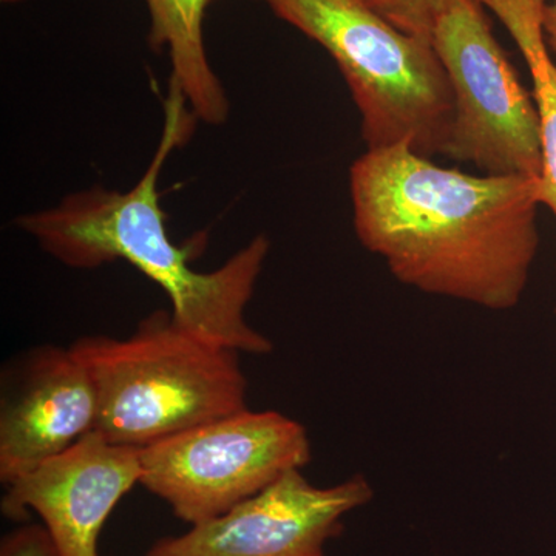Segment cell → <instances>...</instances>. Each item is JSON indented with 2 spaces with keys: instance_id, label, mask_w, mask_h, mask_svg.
<instances>
[{
  "instance_id": "obj_13",
  "label": "cell",
  "mask_w": 556,
  "mask_h": 556,
  "mask_svg": "<svg viewBox=\"0 0 556 556\" xmlns=\"http://www.w3.org/2000/svg\"><path fill=\"white\" fill-rule=\"evenodd\" d=\"M0 556H61L46 526L25 525L2 538Z\"/></svg>"
},
{
  "instance_id": "obj_8",
  "label": "cell",
  "mask_w": 556,
  "mask_h": 556,
  "mask_svg": "<svg viewBox=\"0 0 556 556\" xmlns=\"http://www.w3.org/2000/svg\"><path fill=\"white\" fill-rule=\"evenodd\" d=\"M98 399L72 348L39 345L0 379V481L9 485L97 428Z\"/></svg>"
},
{
  "instance_id": "obj_11",
  "label": "cell",
  "mask_w": 556,
  "mask_h": 556,
  "mask_svg": "<svg viewBox=\"0 0 556 556\" xmlns=\"http://www.w3.org/2000/svg\"><path fill=\"white\" fill-rule=\"evenodd\" d=\"M496 14L510 33L530 70L533 101L540 118L543 174L540 203L556 218V64L544 35L543 16L547 0H478Z\"/></svg>"
},
{
  "instance_id": "obj_12",
  "label": "cell",
  "mask_w": 556,
  "mask_h": 556,
  "mask_svg": "<svg viewBox=\"0 0 556 556\" xmlns=\"http://www.w3.org/2000/svg\"><path fill=\"white\" fill-rule=\"evenodd\" d=\"M399 30L431 40L434 22L450 0H358Z\"/></svg>"
},
{
  "instance_id": "obj_4",
  "label": "cell",
  "mask_w": 556,
  "mask_h": 556,
  "mask_svg": "<svg viewBox=\"0 0 556 556\" xmlns=\"http://www.w3.org/2000/svg\"><path fill=\"white\" fill-rule=\"evenodd\" d=\"M270 9L328 51L362 118L367 150L405 146L445 155L455 98L433 42L399 30L358 0H268Z\"/></svg>"
},
{
  "instance_id": "obj_3",
  "label": "cell",
  "mask_w": 556,
  "mask_h": 556,
  "mask_svg": "<svg viewBox=\"0 0 556 556\" xmlns=\"http://www.w3.org/2000/svg\"><path fill=\"white\" fill-rule=\"evenodd\" d=\"M70 348L97 391L94 430L112 444L144 448L248 408L240 353L189 334L170 311L149 314L127 339L86 336Z\"/></svg>"
},
{
  "instance_id": "obj_1",
  "label": "cell",
  "mask_w": 556,
  "mask_h": 556,
  "mask_svg": "<svg viewBox=\"0 0 556 556\" xmlns=\"http://www.w3.org/2000/svg\"><path fill=\"white\" fill-rule=\"evenodd\" d=\"M350 190L357 239L401 283L492 311L521 302L540 178L470 175L399 146L354 161Z\"/></svg>"
},
{
  "instance_id": "obj_2",
  "label": "cell",
  "mask_w": 556,
  "mask_h": 556,
  "mask_svg": "<svg viewBox=\"0 0 556 556\" xmlns=\"http://www.w3.org/2000/svg\"><path fill=\"white\" fill-rule=\"evenodd\" d=\"M175 84L164 102L163 134L144 175L127 192L94 186L65 197L54 207L16 219L43 252L75 269H97L123 260L159 285L170 299L179 328L211 345L237 353L269 354L273 342L249 325L254 295L270 243L257 236L211 273L192 268L190 248L174 243L160 204L164 164L192 134L195 121Z\"/></svg>"
},
{
  "instance_id": "obj_7",
  "label": "cell",
  "mask_w": 556,
  "mask_h": 556,
  "mask_svg": "<svg viewBox=\"0 0 556 556\" xmlns=\"http://www.w3.org/2000/svg\"><path fill=\"white\" fill-rule=\"evenodd\" d=\"M372 496L362 475L317 486L302 470H291L222 517L156 541L146 556H325L346 515Z\"/></svg>"
},
{
  "instance_id": "obj_15",
  "label": "cell",
  "mask_w": 556,
  "mask_h": 556,
  "mask_svg": "<svg viewBox=\"0 0 556 556\" xmlns=\"http://www.w3.org/2000/svg\"><path fill=\"white\" fill-rule=\"evenodd\" d=\"M2 2H5V3H16V2H22V0H2Z\"/></svg>"
},
{
  "instance_id": "obj_16",
  "label": "cell",
  "mask_w": 556,
  "mask_h": 556,
  "mask_svg": "<svg viewBox=\"0 0 556 556\" xmlns=\"http://www.w3.org/2000/svg\"><path fill=\"white\" fill-rule=\"evenodd\" d=\"M212 2H214V0H212ZM265 2H268V0H265Z\"/></svg>"
},
{
  "instance_id": "obj_17",
  "label": "cell",
  "mask_w": 556,
  "mask_h": 556,
  "mask_svg": "<svg viewBox=\"0 0 556 556\" xmlns=\"http://www.w3.org/2000/svg\"><path fill=\"white\" fill-rule=\"evenodd\" d=\"M555 314H556V308H555Z\"/></svg>"
},
{
  "instance_id": "obj_10",
  "label": "cell",
  "mask_w": 556,
  "mask_h": 556,
  "mask_svg": "<svg viewBox=\"0 0 556 556\" xmlns=\"http://www.w3.org/2000/svg\"><path fill=\"white\" fill-rule=\"evenodd\" d=\"M212 0H146L150 14L149 42L167 50L170 83L188 101L197 119L219 126L229 118L228 93L208 62L204 16Z\"/></svg>"
},
{
  "instance_id": "obj_9",
  "label": "cell",
  "mask_w": 556,
  "mask_h": 556,
  "mask_svg": "<svg viewBox=\"0 0 556 556\" xmlns=\"http://www.w3.org/2000/svg\"><path fill=\"white\" fill-rule=\"evenodd\" d=\"M139 481V448L112 444L93 430L5 485L0 508L14 521L27 518L28 510L38 514L61 556H100L102 526Z\"/></svg>"
},
{
  "instance_id": "obj_5",
  "label": "cell",
  "mask_w": 556,
  "mask_h": 556,
  "mask_svg": "<svg viewBox=\"0 0 556 556\" xmlns=\"http://www.w3.org/2000/svg\"><path fill=\"white\" fill-rule=\"evenodd\" d=\"M311 456L308 431L298 420L244 408L139 448V484L195 526L302 470Z\"/></svg>"
},
{
  "instance_id": "obj_6",
  "label": "cell",
  "mask_w": 556,
  "mask_h": 556,
  "mask_svg": "<svg viewBox=\"0 0 556 556\" xmlns=\"http://www.w3.org/2000/svg\"><path fill=\"white\" fill-rule=\"evenodd\" d=\"M431 42L447 72L455 119L445 156L485 175L541 178L540 118L478 0H450Z\"/></svg>"
},
{
  "instance_id": "obj_14",
  "label": "cell",
  "mask_w": 556,
  "mask_h": 556,
  "mask_svg": "<svg viewBox=\"0 0 556 556\" xmlns=\"http://www.w3.org/2000/svg\"><path fill=\"white\" fill-rule=\"evenodd\" d=\"M543 27L548 50L556 54V0H552L544 9Z\"/></svg>"
}]
</instances>
